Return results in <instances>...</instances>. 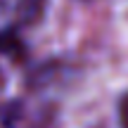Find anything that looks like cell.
Listing matches in <instances>:
<instances>
[{
    "mask_svg": "<svg viewBox=\"0 0 128 128\" xmlns=\"http://www.w3.org/2000/svg\"><path fill=\"white\" fill-rule=\"evenodd\" d=\"M119 124L121 128H128V95H124L119 102Z\"/></svg>",
    "mask_w": 128,
    "mask_h": 128,
    "instance_id": "obj_3",
    "label": "cell"
},
{
    "mask_svg": "<svg viewBox=\"0 0 128 128\" xmlns=\"http://www.w3.org/2000/svg\"><path fill=\"white\" fill-rule=\"evenodd\" d=\"M45 0H0V31H14L31 26L40 19Z\"/></svg>",
    "mask_w": 128,
    "mask_h": 128,
    "instance_id": "obj_1",
    "label": "cell"
},
{
    "mask_svg": "<svg viewBox=\"0 0 128 128\" xmlns=\"http://www.w3.org/2000/svg\"><path fill=\"white\" fill-rule=\"evenodd\" d=\"M0 52L10 57H24V45L14 31H0Z\"/></svg>",
    "mask_w": 128,
    "mask_h": 128,
    "instance_id": "obj_2",
    "label": "cell"
},
{
    "mask_svg": "<svg viewBox=\"0 0 128 128\" xmlns=\"http://www.w3.org/2000/svg\"><path fill=\"white\" fill-rule=\"evenodd\" d=\"M0 88H2V76H0Z\"/></svg>",
    "mask_w": 128,
    "mask_h": 128,
    "instance_id": "obj_4",
    "label": "cell"
}]
</instances>
